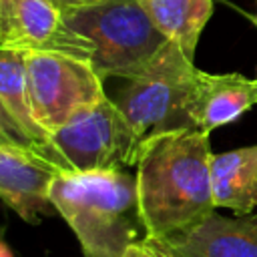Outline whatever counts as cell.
Returning a JSON list of instances; mask_svg holds the SVG:
<instances>
[{
  "label": "cell",
  "mask_w": 257,
  "mask_h": 257,
  "mask_svg": "<svg viewBox=\"0 0 257 257\" xmlns=\"http://www.w3.org/2000/svg\"><path fill=\"white\" fill-rule=\"evenodd\" d=\"M6 48L24 52H56L92 62V44L64 20L58 0H18Z\"/></svg>",
  "instance_id": "9"
},
{
  "label": "cell",
  "mask_w": 257,
  "mask_h": 257,
  "mask_svg": "<svg viewBox=\"0 0 257 257\" xmlns=\"http://www.w3.org/2000/svg\"><path fill=\"white\" fill-rule=\"evenodd\" d=\"M197 70L193 58L169 40L143 72L124 78V86L112 100L143 143L153 135L195 128L191 94Z\"/></svg>",
  "instance_id": "4"
},
{
  "label": "cell",
  "mask_w": 257,
  "mask_h": 257,
  "mask_svg": "<svg viewBox=\"0 0 257 257\" xmlns=\"http://www.w3.org/2000/svg\"><path fill=\"white\" fill-rule=\"evenodd\" d=\"M209 133L199 128L149 137L137 161V191L147 239L181 233L215 213Z\"/></svg>",
  "instance_id": "1"
},
{
  "label": "cell",
  "mask_w": 257,
  "mask_h": 257,
  "mask_svg": "<svg viewBox=\"0 0 257 257\" xmlns=\"http://www.w3.org/2000/svg\"><path fill=\"white\" fill-rule=\"evenodd\" d=\"M62 12L68 26L92 44L90 64L102 78L137 76L169 42L139 0H98L62 6Z\"/></svg>",
  "instance_id": "3"
},
{
  "label": "cell",
  "mask_w": 257,
  "mask_h": 257,
  "mask_svg": "<svg viewBox=\"0 0 257 257\" xmlns=\"http://www.w3.org/2000/svg\"><path fill=\"white\" fill-rule=\"evenodd\" d=\"M60 173L38 153L0 147V199L26 223H38L54 211L50 187Z\"/></svg>",
  "instance_id": "8"
},
{
  "label": "cell",
  "mask_w": 257,
  "mask_h": 257,
  "mask_svg": "<svg viewBox=\"0 0 257 257\" xmlns=\"http://www.w3.org/2000/svg\"><path fill=\"white\" fill-rule=\"evenodd\" d=\"M26 78L34 120L48 135L78 110L106 96L104 78L80 58L56 52H26Z\"/></svg>",
  "instance_id": "6"
},
{
  "label": "cell",
  "mask_w": 257,
  "mask_h": 257,
  "mask_svg": "<svg viewBox=\"0 0 257 257\" xmlns=\"http://www.w3.org/2000/svg\"><path fill=\"white\" fill-rule=\"evenodd\" d=\"M0 100L8 112L22 124V128L38 145L40 153L62 171H70L64 157L52 143V135L38 126L30 106L28 78H26V52L16 48L0 46Z\"/></svg>",
  "instance_id": "12"
},
{
  "label": "cell",
  "mask_w": 257,
  "mask_h": 257,
  "mask_svg": "<svg viewBox=\"0 0 257 257\" xmlns=\"http://www.w3.org/2000/svg\"><path fill=\"white\" fill-rule=\"evenodd\" d=\"M0 147H12V149H22V151H30V153L42 155L38 145L22 128V124L8 112V108L4 106L2 100H0Z\"/></svg>",
  "instance_id": "14"
},
{
  "label": "cell",
  "mask_w": 257,
  "mask_h": 257,
  "mask_svg": "<svg viewBox=\"0 0 257 257\" xmlns=\"http://www.w3.org/2000/svg\"><path fill=\"white\" fill-rule=\"evenodd\" d=\"M247 18H249L251 22H255V24H257V16H247Z\"/></svg>",
  "instance_id": "19"
},
{
  "label": "cell",
  "mask_w": 257,
  "mask_h": 257,
  "mask_svg": "<svg viewBox=\"0 0 257 257\" xmlns=\"http://www.w3.org/2000/svg\"><path fill=\"white\" fill-rule=\"evenodd\" d=\"M124 257H167L161 249H157L151 241H141V243H137V245H133L126 253H124Z\"/></svg>",
  "instance_id": "16"
},
{
  "label": "cell",
  "mask_w": 257,
  "mask_h": 257,
  "mask_svg": "<svg viewBox=\"0 0 257 257\" xmlns=\"http://www.w3.org/2000/svg\"><path fill=\"white\" fill-rule=\"evenodd\" d=\"M211 189L217 209L249 215L257 209V145L213 155Z\"/></svg>",
  "instance_id": "11"
},
{
  "label": "cell",
  "mask_w": 257,
  "mask_h": 257,
  "mask_svg": "<svg viewBox=\"0 0 257 257\" xmlns=\"http://www.w3.org/2000/svg\"><path fill=\"white\" fill-rule=\"evenodd\" d=\"M0 257H12V251H10V247L4 243V239H0Z\"/></svg>",
  "instance_id": "17"
},
{
  "label": "cell",
  "mask_w": 257,
  "mask_h": 257,
  "mask_svg": "<svg viewBox=\"0 0 257 257\" xmlns=\"http://www.w3.org/2000/svg\"><path fill=\"white\" fill-rule=\"evenodd\" d=\"M70 171H112L137 165L143 141L110 96L78 110L52 133Z\"/></svg>",
  "instance_id": "5"
},
{
  "label": "cell",
  "mask_w": 257,
  "mask_h": 257,
  "mask_svg": "<svg viewBox=\"0 0 257 257\" xmlns=\"http://www.w3.org/2000/svg\"><path fill=\"white\" fill-rule=\"evenodd\" d=\"M16 6H18V0H0V46H6L10 38Z\"/></svg>",
  "instance_id": "15"
},
{
  "label": "cell",
  "mask_w": 257,
  "mask_h": 257,
  "mask_svg": "<svg viewBox=\"0 0 257 257\" xmlns=\"http://www.w3.org/2000/svg\"><path fill=\"white\" fill-rule=\"evenodd\" d=\"M50 201L76 235L84 257H124L147 239L137 175L126 169L62 171L50 187Z\"/></svg>",
  "instance_id": "2"
},
{
  "label": "cell",
  "mask_w": 257,
  "mask_h": 257,
  "mask_svg": "<svg viewBox=\"0 0 257 257\" xmlns=\"http://www.w3.org/2000/svg\"><path fill=\"white\" fill-rule=\"evenodd\" d=\"M167 257H257V209L225 217L217 211L165 239H147Z\"/></svg>",
  "instance_id": "7"
},
{
  "label": "cell",
  "mask_w": 257,
  "mask_h": 257,
  "mask_svg": "<svg viewBox=\"0 0 257 257\" xmlns=\"http://www.w3.org/2000/svg\"><path fill=\"white\" fill-rule=\"evenodd\" d=\"M153 24L195 58L199 36L213 14V0H139Z\"/></svg>",
  "instance_id": "13"
},
{
  "label": "cell",
  "mask_w": 257,
  "mask_h": 257,
  "mask_svg": "<svg viewBox=\"0 0 257 257\" xmlns=\"http://www.w3.org/2000/svg\"><path fill=\"white\" fill-rule=\"evenodd\" d=\"M88 2H98V0H64L62 6H74V4H88Z\"/></svg>",
  "instance_id": "18"
},
{
  "label": "cell",
  "mask_w": 257,
  "mask_h": 257,
  "mask_svg": "<svg viewBox=\"0 0 257 257\" xmlns=\"http://www.w3.org/2000/svg\"><path fill=\"white\" fill-rule=\"evenodd\" d=\"M257 104V78L239 72L211 74L197 70L191 94V118L195 128L211 133L233 122Z\"/></svg>",
  "instance_id": "10"
}]
</instances>
